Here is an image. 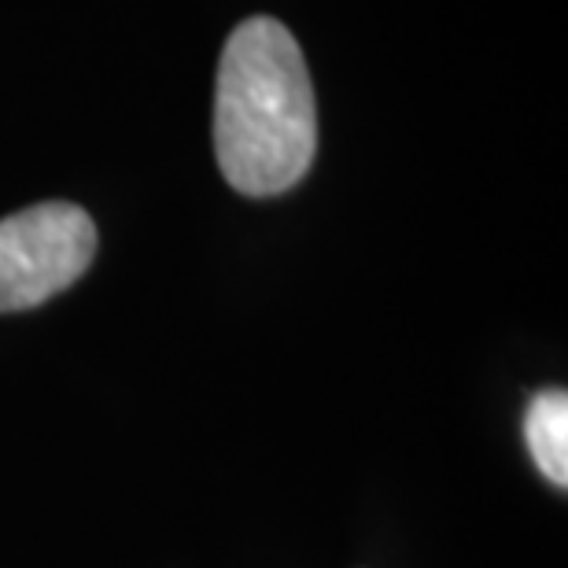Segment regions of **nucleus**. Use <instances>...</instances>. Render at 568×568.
Here are the masks:
<instances>
[{
  "instance_id": "nucleus-3",
  "label": "nucleus",
  "mask_w": 568,
  "mask_h": 568,
  "mask_svg": "<svg viewBox=\"0 0 568 568\" xmlns=\"http://www.w3.org/2000/svg\"><path fill=\"white\" fill-rule=\"evenodd\" d=\"M525 439L539 473L565 491L568 487V395L561 388L539 392L525 410Z\"/></svg>"
},
{
  "instance_id": "nucleus-1",
  "label": "nucleus",
  "mask_w": 568,
  "mask_h": 568,
  "mask_svg": "<svg viewBox=\"0 0 568 568\" xmlns=\"http://www.w3.org/2000/svg\"><path fill=\"white\" fill-rule=\"evenodd\" d=\"M317 152V104L300 41L277 19H244L230 33L214 85V155L244 196L300 185Z\"/></svg>"
},
{
  "instance_id": "nucleus-2",
  "label": "nucleus",
  "mask_w": 568,
  "mask_h": 568,
  "mask_svg": "<svg viewBox=\"0 0 568 568\" xmlns=\"http://www.w3.org/2000/svg\"><path fill=\"white\" fill-rule=\"evenodd\" d=\"M97 255V225L74 203H38L0 222V314L67 292Z\"/></svg>"
}]
</instances>
